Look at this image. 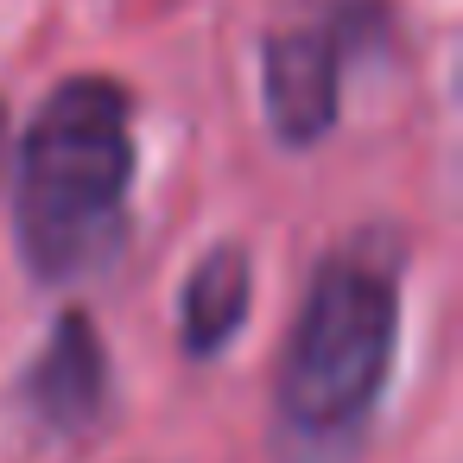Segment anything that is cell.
Returning a JSON list of instances; mask_svg holds the SVG:
<instances>
[{"label":"cell","instance_id":"1","mask_svg":"<svg viewBox=\"0 0 463 463\" xmlns=\"http://www.w3.org/2000/svg\"><path fill=\"white\" fill-rule=\"evenodd\" d=\"M400 286L406 241L393 222L349 229L311 267L273 381L279 431L305 457H336L368 431L400 362Z\"/></svg>","mask_w":463,"mask_h":463},{"label":"cell","instance_id":"2","mask_svg":"<svg viewBox=\"0 0 463 463\" xmlns=\"http://www.w3.org/2000/svg\"><path fill=\"white\" fill-rule=\"evenodd\" d=\"M134 102L115 77H64L20 140L14 235L39 286L102 273L128 241Z\"/></svg>","mask_w":463,"mask_h":463},{"label":"cell","instance_id":"3","mask_svg":"<svg viewBox=\"0 0 463 463\" xmlns=\"http://www.w3.org/2000/svg\"><path fill=\"white\" fill-rule=\"evenodd\" d=\"M393 26L387 0H324L317 14L267 33L260 102L279 146H317L343 115V71Z\"/></svg>","mask_w":463,"mask_h":463},{"label":"cell","instance_id":"4","mask_svg":"<svg viewBox=\"0 0 463 463\" xmlns=\"http://www.w3.org/2000/svg\"><path fill=\"white\" fill-rule=\"evenodd\" d=\"M109 387H115L109 381V349H102L90 311H58V324L45 330V343L33 349V362L14 381V406L45 438H83V431L102 425Z\"/></svg>","mask_w":463,"mask_h":463},{"label":"cell","instance_id":"5","mask_svg":"<svg viewBox=\"0 0 463 463\" xmlns=\"http://www.w3.org/2000/svg\"><path fill=\"white\" fill-rule=\"evenodd\" d=\"M248 311H254V260H248L241 241H216L210 254H197V267L184 279V298H178V349L191 362L222 355L248 330Z\"/></svg>","mask_w":463,"mask_h":463}]
</instances>
